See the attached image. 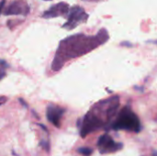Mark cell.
Returning <instances> with one entry per match:
<instances>
[{
	"instance_id": "8992f818",
	"label": "cell",
	"mask_w": 157,
	"mask_h": 156,
	"mask_svg": "<svg viewBox=\"0 0 157 156\" xmlns=\"http://www.w3.org/2000/svg\"><path fill=\"white\" fill-rule=\"evenodd\" d=\"M65 112V108L56 105L49 104L46 108V118L47 120L56 128H61V120Z\"/></svg>"
},
{
	"instance_id": "3957f363",
	"label": "cell",
	"mask_w": 157,
	"mask_h": 156,
	"mask_svg": "<svg viewBox=\"0 0 157 156\" xmlns=\"http://www.w3.org/2000/svg\"><path fill=\"white\" fill-rule=\"evenodd\" d=\"M67 21L62 26L63 29H66L68 30H72L75 29L82 23H86L89 17L88 14L81 6H73L69 8L67 14Z\"/></svg>"
},
{
	"instance_id": "9a60e30c",
	"label": "cell",
	"mask_w": 157,
	"mask_h": 156,
	"mask_svg": "<svg viewBox=\"0 0 157 156\" xmlns=\"http://www.w3.org/2000/svg\"><path fill=\"white\" fill-rule=\"evenodd\" d=\"M85 1H90V2H98L100 0H85Z\"/></svg>"
},
{
	"instance_id": "9c48e42d",
	"label": "cell",
	"mask_w": 157,
	"mask_h": 156,
	"mask_svg": "<svg viewBox=\"0 0 157 156\" xmlns=\"http://www.w3.org/2000/svg\"><path fill=\"white\" fill-rule=\"evenodd\" d=\"M77 153L83 156H90L93 154V149L89 147H81L77 149Z\"/></svg>"
},
{
	"instance_id": "277c9868",
	"label": "cell",
	"mask_w": 157,
	"mask_h": 156,
	"mask_svg": "<svg viewBox=\"0 0 157 156\" xmlns=\"http://www.w3.org/2000/svg\"><path fill=\"white\" fill-rule=\"evenodd\" d=\"M98 149L100 154H107L116 153L123 148V144L121 143H116L109 134H103L99 137L98 141Z\"/></svg>"
},
{
	"instance_id": "6da1fadb",
	"label": "cell",
	"mask_w": 157,
	"mask_h": 156,
	"mask_svg": "<svg viewBox=\"0 0 157 156\" xmlns=\"http://www.w3.org/2000/svg\"><path fill=\"white\" fill-rule=\"evenodd\" d=\"M109 39V35L106 29H101L93 36L78 33L66 37L59 42L52 63V70L60 71L67 62L91 52L106 43Z\"/></svg>"
},
{
	"instance_id": "7c38bea8",
	"label": "cell",
	"mask_w": 157,
	"mask_h": 156,
	"mask_svg": "<svg viewBox=\"0 0 157 156\" xmlns=\"http://www.w3.org/2000/svg\"><path fill=\"white\" fill-rule=\"evenodd\" d=\"M5 4H6V0H1V1H0V15H1V13L3 12V8H4Z\"/></svg>"
},
{
	"instance_id": "52a82bcc",
	"label": "cell",
	"mask_w": 157,
	"mask_h": 156,
	"mask_svg": "<svg viewBox=\"0 0 157 156\" xmlns=\"http://www.w3.org/2000/svg\"><path fill=\"white\" fill-rule=\"evenodd\" d=\"M69 4L65 2H59L55 5H52L48 10L44 11L41 17L42 18H53L58 17H66L68 11H69Z\"/></svg>"
},
{
	"instance_id": "30bf717a",
	"label": "cell",
	"mask_w": 157,
	"mask_h": 156,
	"mask_svg": "<svg viewBox=\"0 0 157 156\" xmlns=\"http://www.w3.org/2000/svg\"><path fill=\"white\" fill-rule=\"evenodd\" d=\"M40 147H42L46 152H50V143L48 141H41L40 143Z\"/></svg>"
},
{
	"instance_id": "2e32d148",
	"label": "cell",
	"mask_w": 157,
	"mask_h": 156,
	"mask_svg": "<svg viewBox=\"0 0 157 156\" xmlns=\"http://www.w3.org/2000/svg\"><path fill=\"white\" fill-rule=\"evenodd\" d=\"M44 1H51V0H44Z\"/></svg>"
},
{
	"instance_id": "5bb4252c",
	"label": "cell",
	"mask_w": 157,
	"mask_h": 156,
	"mask_svg": "<svg viewBox=\"0 0 157 156\" xmlns=\"http://www.w3.org/2000/svg\"><path fill=\"white\" fill-rule=\"evenodd\" d=\"M38 126H40V128H41V129H42L44 131H45V132H47V133H48V129H47V128H46V127H45L43 124H38Z\"/></svg>"
},
{
	"instance_id": "7a4b0ae2",
	"label": "cell",
	"mask_w": 157,
	"mask_h": 156,
	"mask_svg": "<svg viewBox=\"0 0 157 156\" xmlns=\"http://www.w3.org/2000/svg\"><path fill=\"white\" fill-rule=\"evenodd\" d=\"M109 128L114 131H127L138 133L142 131V124L136 113L129 105H126L119 111Z\"/></svg>"
},
{
	"instance_id": "8fae6325",
	"label": "cell",
	"mask_w": 157,
	"mask_h": 156,
	"mask_svg": "<svg viewBox=\"0 0 157 156\" xmlns=\"http://www.w3.org/2000/svg\"><path fill=\"white\" fill-rule=\"evenodd\" d=\"M6 101H7V97H4V96L0 97V107H1L2 105H4Z\"/></svg>"
},
{
	"instance_id": "4fadbf2b",
	"label": "cell",
	"mask_w": 157,
	"mask_h": 156,
	"mask_svg": "<svg viewBox=\"0 0 157 156\" xmlns=\"http://www.w3.org/2000/svg\"><path fill=\"white\" fill-rule=\"evenodd\" d=\"M18 101H19V102L21 103V105H22V106H23L24 108H28V104H27V103H26V102H25V101H24V100H23L22 98H19V99H18Z\"/></svg>"
},
{
	"instance_id": "ba28073f",
	"label": "cell",
	"mask_w": 157,
	"mask_h": 156,
	"mask_svg": "<svg viewBox=\"0 0 157 156\" xmlns=\"http://www.w3.org/2000/svg\"><path fill=\"white\" fill-rule=\"evenodd\" d=\"M8 67L7 63L5 60H1L0 59V80L3 79L6 76V70Z\"/></svg>"
},
{
	"instance_id": "5b68a950",
	"label": "cell",
	"mask_w": 157,
	"mask_h": 156,
	"mask_svg": "<svg viewBox=\"0 0 157 156\" xmlns=\"http://www.w3.org/2000/svg\"><path fill=\"white\" fill-rule=\"evenodd\" d=\"M29 12H30V8L26 0H14L6 8L4 14L6 16L20 15L23 17H27L29 14Z\"/></svg>"
}]
</instances>
